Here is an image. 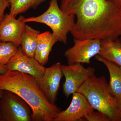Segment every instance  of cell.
<instances>
[{
  "mask_svg": "<svg viewBox=\"0 0 121 121\" xmlns=\"http://www.w3.org/2000/svg\"><path fill=\"white\" fill-rule=\"evenodd\" d=\"M60 8L74 15V39H116L121 35V8L107 0H61Z\"/></svg>",
  "mask_w": 121,
  "mask_h": 121,
  "instance_id": "1",
  "label": "cell"
},
{
  "mask_svg": "<svg viewBox=\"0 0 121 121\" xmlns=\"http://www.w3.org/2000/svg\"><path fill=\"white\" fill-rule=\"evenodd\" d=\"M0 90L9 91L22 98L32 111V121H54L61 112L46 98L39 84L32 76L8 71L0 74Z\"/></svg>",
  "mask_w": 121,
  "mask_h": 121,
  "instance_id": "2",
  "label": "cell"
},
{
  "mask_svg": "<svg viewBox=\"0 0 121 121\" xmlns=\"http://www.w3.org/2000/svg\"><path fill=\"white\" fill-rule=\"evenodd\" d=\"M77 92L84 95L94 109L105 115L110 121H121L115 96L105 77L95 75L89 78Z\"/></svg>",
  "mask_w": 121,
  "mask_h": 121,
  "instance_id": "3",
  "label": "cell"
},
{
  "mask_svg": "<svg viewBox=\"0 0 121 121\" xmlns=\"http://www.w3.org/2000/svg\"><path fill=\"white\" fill-rule=\"evenodd\" d=\"M75 16L67 14L62 11L58 0H51L49 7L43 13L37 17L25 18L24 23L35 22L44 24L52 30V35L58 41L66 44L67 35L73 27Z\"/></svg>",
  "mask_w": 121,
  "mask_h": 121,
  "instance_id": "4",
  "label": "cell"
},
{
  "mask_svg": "<svg viewBox=\"0 0 121 121\" xmlns=\"http://www.w3.org/2000/svg\"><path fill=\"white\" fill-rule=\"evenodd\" d=\"M32 115L31 107L22 98L4 90L0 99V121H31Z\"/></svg>",
  "mask_w": 121,
  "mask_h": 121,
  "instance_id": "5",
  "label": "cell"
},
{
  "mask_svg": "<svg viewBox=\"0 0 121 121\" xmlns=\"http://www.w3.org/2000/svg\"><path fill=\"white\" fill-rule=\"evenodd\" d=\"M74 42L73 46L64 52L68 65L75 63L89 64L91 59L99 54L101 40L74 39Z\"/></svg>",
  "mask_w": 121,
  "mask_h": 121,
  "instance_id": "6",
  "label": "cell"
},
{
  "mask_svg": "<svg viewBox=\"0 0 121 121\" xmlns=\"http://www.w3.org/2000/svg\"><path fill=\"white\" fill-rule=\"evenodd\" d=\"M62 69L65 78L63 91L67 98L71 95L77 92L88 79L95 75L94 68L84 67L79 63L62 65Z\"/></svg>",
  "mask_w": 121,
  "mask_h": 121,
  "instance_id": "7",
  "label": "cell"
},
{
  "mask_svg": "<svg viewBox=\"0 0 121 121\" xmlns=\"http://www.w3.org/2000/svg\"><path fill=\"white\" fill-rule=\"evenodd\" d=\"M8 71H16L33 76L40 86L45 68L35 58L26 56L22 52L21 46L6 65Z\"/></svg>",
  "mask_w": 121,
  "mask_h": 121,
  "instance_id": "8",
  "label": "cell"
},
{
  "mask_svg": "<svg viewBox=\"0 0 121 121\" xmlns=\"http://www.w3.org/2000/svg\"><path fill=\"white\" fill-rule=\"evenodd\" d=\"M63 75L60 62L45 68L40 86L46 98L52 104H55L57 100L60 80Z\"/></svg>",
  "mask_w": 121,
  "mask_h": 121,
  "instance_id": "9",
  "label": "cell"
},
{
  "mask_svg": "<svg viewBox=\"0 0 121 121\" xmlns=\"http://www.w3.org/2000/svg\"><path fill=\"white\" fill-rule=\"evenodd\" d=\"M72 95L71 103L68 108L61 111L54 121H81L86 115L94 110L82 94L76 92Z\"/></svg>",
  "mask_w": 121,
  "mask_h": 121,
  "instance_id": "10",
  "label": "cell"
},
{
  "mask_svg": "<svg viewBox=\"0 0 121 121\" xmlns=\"http://www.w3.org/2000/svg\"><path fill=\"white\" fill-rule=\"evenodd\" d=\"M24 17L21 16L16 19L10 13L5 14L0 24V38L2 42H11L18 47L20 46L21 35L26 26L23 20Z\"/></svg>",
  "mask_w": 121,
  "mask_h": 121,
  "instance_id": "11",
  "label": "cell"
},
{
  "mask_svg": "<svg viewBox=\"0 0 121 121\" xmlns=\"http://www.w3.org/2000/svg\"><path fill=\"white\" fill-rule=\"evenodd\" d=\"M57 41L50 32L40 33L38 37L35 58L43 66L46 65L52 47Z\"/></svg>",
  "mask_w": 121,
  "mask_h": 121,
  "instance_id": "12",
  "label": "cell"
},
{
  "mask_svg": "<svg viewBox=\"0 0 121 121\" xmlns=\"http://www.w3.org/2000/svg\"><path fill=\"white\" fill-rule=\"evenodd\" d=\"M98 55L121 67V40L118 38L101 40Z\"/></svg>",
  "mask_w": 121,
  "mask_h": 121,
  "instance_id": "13",
  "label": "cell"
},
{
  "mask_svg": "<svg viewBox=\"0 0 121 121\" xmlns=\"http://www.w3.org/2000/svg\"><path fill=\"white\" fill-rule=\"evenodd\" d=\"M95 59L103 63L108 69L110 75L109 85L115 97L121 95V67L98 55L95 56Z\"/></svg>",
  "mask_w": 121,
  "mask_h": 121,
  "instance_id": "14",
  "label": "cell"
},
{
  "mask_svg": "<svg viewBox=\"0 0 121 121\" xmlns=\"http://www.w3.org/2000/svg\"><path fill=\"white\" fill-rule=\"evenodd\" d=\"M39 31L26 25L21 35V46L22 52L28 57L35 58Z\"/></svg>",
  "mask_w": 121,
  "mask_h": 121,
  "instance_id": "15",
  "label": "cell"
},
{
  "mask_svg": "<svg viewBox=\"0 0 121 121\" xmlns=\"http://www.w3.org/2000/svg\"><path fill=\"white\" fill-rule=\"evenodd\" d=\"M10 6V14L16 17L31 9H35L46 0H8Z\"/></svg>",
  "mask_w": 121,
  "mask_h": 121,
  "instance_id": "16",
  "label": "cell"
},
{
  "mask_svg": "<svg viewBox=\"0 0 121 121\" xmlns=\"http://www.w3.org/2000/svg\"><path fill=\"white\" fill-rule=\"evenodd\" d=\"M18 47L11 42L0 43V66L7 65L17 52Z\"/></svg>",
  "mask_w": 121,
  "mask_h": 121,
  "instance_id": "17",
  "label": "cell"
},
{
  "mask_svg": "<svg viewBox=\"0 0 121 121\" xmlns=\"http://www.w3.org/2000/svg\"><path fill=\"white\" fill-rule=\"evenodd\" d=\"M86 121H110L105 115L99 111L93 110L84 116Z\"/></svg>",
  "mask_w": 121,
  "mask_h": 121,
  "instance_id": "18",
  "label": "cell"
},
{
  "mask_svg": "<svg viewBox=\"0 0 121 121\" xmlns=\"http://www.w3.org/2000/svg\"><path fill=\"white\" fill-rule=\"evenodd\" d=\"M9 5L8 0H0V24L4 19L5 9Z\"/></svg>",
  "mask_w": 121,
  "mask_h": 121,
  "instance_id": "19",
  "label": "cell"
},
{
  "mask_svg": "<svg viewBox=\"0 0 121 121\" xmlns=\"http://www.w3.org/2000/svg\"><path fill=\"white\" fill-rule=\"evenodd\" d=\"M115 100L121 119V95L115 97Z\"/></svg>",
  "mask_w": 121,
  "mask_h": 121,
  "instance_id": "20",
  "label": "cell"
},
{
  "mask_svg": "<svg viewBox=\"0 0 121 121\" xmlns=\"http://www.w3.org/2000/svg\"><path fill=\"white\" fill-rule=\"evenodd\" d=\"M115 5L121 8V0H107Z\"/></svg>",
  "mask_w": 121,
  "mask_h": 121,
  "instance_id": "21",
  "label": "cell"
},
{
  "mask_svg": "<svg viewBox=\"0 0 121 121\" xmlns=\"http://www.w3.org/2000/svg\"><path fill=\"white\" fill-rule=\"evenodd\" d=\"M8 71L6 65L0 66V74H4Z\"/></svg>",
  "mask_w": 121,
  "mask_h": 121,
  "instance_id": "22",
  "label": "cell"
},
{
  "mask_svg": "<svg viewBox=\"0 0 121 121\" xmlns=\"http://www.w3.org/2000/svg\"><path fill=\"white\" fill-rule=\"evenodd\" d=\"M4 90H0V99L2 97V94H3Z\"/></svg>",
  "mask_w": 121,
  "mask_h": 121,
  "instance_id": "23",
  "label": "cell"
},
{
  "mask_svg": "<svg viewBox=\"0 0 121 121\" xmlns=\"http://www.w3.org/2000/svg\"><path fill=\"white\" fill-rule=\"evenodd\" d=\"M1 42H2V41H1V40L0 38V43Z\"/></svg>",
  "mask_w": 121,
  "mask_h": 121,
  "instance_id": "24",
  "label": "cell"
}]
</instances>
